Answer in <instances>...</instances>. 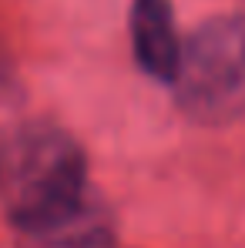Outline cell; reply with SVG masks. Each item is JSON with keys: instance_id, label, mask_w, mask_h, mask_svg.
<instances>
[{"instance_id": "cell-1", "label": "cell", "mask_w": 245, "mask_h": 248, "mask_svg": "<svg viewBox=\"0 0 245 248\" xmlns=\"http://www.w3.org/2000/svg\"><path fill=\"white\" fill-rule=\"evenodd\" d=\"M87 198V161L64 127L31 121L0 138V208L20 235L50 228Z\"/></svg>"}, {"instance_id": "cell-2", "label": "cell", "mask_w": 245, "mask_h": 248, "mask_svg": "<svg viewBox=\"0 0 245 248\" xmlns=\"http://www.w3.org/2000/svg\"><path fill=\"white\" fill-rule=\"evenodd\" d=\"M175 101L198 124H229L245 114V17H212L185 41Z\"/></svg>"}, {"instance_id": "cell-3", "label": "cell", "mask_w": 245, "mask_h": 248, "mask_svg": "<svg viewBox=\"0 0 245 248\" xmlns=\"http://www.w3.org/2000/svg\"><path fill=\"white\" fill-rule=\"evenodd\" d=\"M128 24H131V47L138 67L164 84H175L185 44L175 27L171 0H134Z\"/></svg>"}, {"instance_id": "cell-4", "label": "cell", "mask_w": 245, "mask_h": 248, "mask_svg": "<svg viewBox=\"0 0 245 248\" xmlns=\"http://www.w3.org/2000/svg\"><path fill=\"white\" fill-rule=\"evenodd\" d=\"M27 248H108L111 242V218L101 202L87 198L78 211L54 221L50 228L24 235Z\"/></svg>"}]
</instances>
